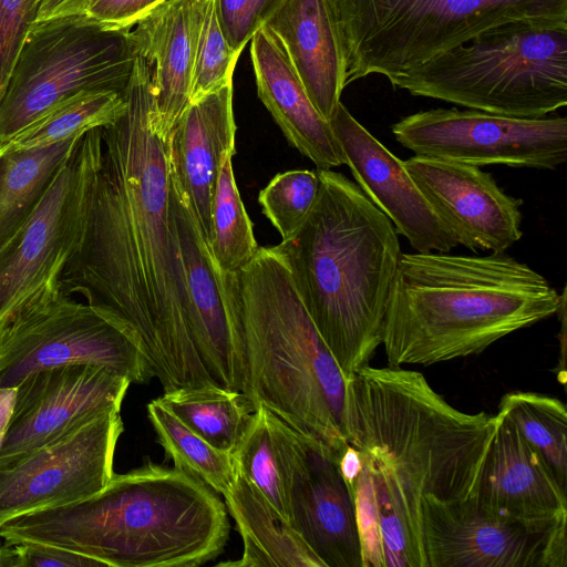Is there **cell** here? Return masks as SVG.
Returning <instances> with one entry per match:
<instances>
[{
  "mask_svg": "<svg viewBox=\"0 0 567 567\" xmlns=\"http://www.w3.org/2000/svg\"><path fill=\"white\" fill-rule=\"evenodd\" d=\"M122 94L124 112L100 127L80 239L59 288L124 327L164 392L217 385L192 336L167 141L151 126L150 71L138 55Z\"/></svg>",
  "mask_w": 567,
  "mask_h": 567,
  "instance_id": "1",
  "label": "cell"
},
{
  "mask_svg": "<svg viewBox=\"0 0 567 567\" xmlns=\"http://www.w3.org/2000/svg\"><path fill=\"white\" fill-rule=\"evenodd\" d=\"M494 429L495 415L453 408L417 371L367 364L347 379L346 440L420 547L422 498L466 499Z\"/></svg>",
  "mask_w": 567,
  "mask_h": 567,
  "instance_id": "2",
  "label": "cell"
},
{
  "mask_svg": "<svg viewBox=\"0 0 567 567\" xmlns=\"http://www.w3.org/2000/svg\"><path fill=\"white\" fill-rule=\"evenodd\" d=\"M229 537L226 504L203 481L151 461L99 493L0 524V538L60 547L105 567H196Z\"/></svg>",
  "mask_w": 567,
  "mask_h": 567,
  "instance_id": "3",
  "label": "cell"
},
{
  "mask_svg": "<svg viewBox=\"0 0 567 567\" xmlns=\"http://www.w3.org/2000/svg\"><path fill=\"white\" fill-rule=\"evenodd\" d=\"M316 200L301 226L271 247L346 379L382 343L401 256L398 231L344 175L317 169Z\"/></svg>",
  "mask_w": 567,
  "mask_h": 567,
  "instance_id": "4",
  "label": "cell"
},
{
  "mask_svg": "<svg viewBox=\"0 0 567 567\" xmlns=\"http://www.w3.org/2000/svg\"><path fill=\"white\" fill-rule=\"evenodd\" d=\"M559 293L504 252L401 254L382 343L389 367L431 365L480 354L497 340L556 315Z\"/></svg>",
  "mask_w": 567,
  "mask_h": 567,
  "instance_id": "5",
  "label": "cell"
},
{
  "mask_svg": "<svg viewBox=\"0 0 567 567\" xmlns=\"http://www.w3.org/2000/svg\"><path fill=\"white\" fill-rule=\"evenodd\" d=\"M230 324L246 368L247 392L297 432L339 458L347 379L271 247L240 270L220 274Z\"/></svg>",
  "mask_w": 567,
  "mask_h": 567,
  "instance_id": "6",
  "label": "cell"
},
{
  "mask_svg": "<svg viewBox=\"0 0 567 567\" xmlns=\"http://www.w3.org/2000/svg\"><path fill=\"white\" fill-rule=\"evenodd\" d=\"M415 96L519 118L567 105V21L492 27L389 80Z\"/></svg>",
  "mask_w": 567,
  "mask_h": 567,
  "instance_id": "7",
  "label": "cell"
},
{
  "mask_svg": "<svg viewBox=\"0 0 567 567\" xmlns=\"http://www.w3.org/2000/svg\"><path fill=\"white\" fill-rule=\"evenodd\" d=\"M346 83L388 80L516 20L567 21V0H332Z\"/></svg>",
  "mask_w": 567,
  "mask_h": 567,
  "instance_id": "8",
  "label": "cell"
},
{
  "mask_svg": "<svg viewBox=\"0 0 567 567\" xmlns=\"http://www.w3.org/2000/svg\"><path fill=\"white\" fill-rule=\"evenodd\" d=\"M135 56L130 29H104L81 14L37 21L0 101V145L82 92L123 93Z\"/></svg>",
  "mask_w": 567,
  "mask_h": 567,
  "instance_id": "9",
  "label": "cell"
},
{
  "mask_svg": "<svg viewBox=\"0 0 567 567\" xmlns=\"http://www.w3.org/2000/svg\"><path fill=\"white\" fill-rule=\"evenodd\" d=\"M109 368L131 383L153 377L133 336L101 310L53 285L0 328V388H16L29 374L64 364Z\"/></svg>",
  "mask_w": 567,
  "mask_h": 567,
  "instance_id": "10",
  "label": "cell"
},
{
  "mask_svg": "<svg viewBox=\"0 0 567 567\" xmlns=\"http://www.w3.org/2000/svg\"><path fill=\"white\" fill-rule=\"evenodd\" d=\"M391 131L416 156L477 167L556 169L567 161L565 116L519 118L471 109H433L402 117Z\"/></svg>",
  "mask_w": 567,
  "mask_h": 567,
  "instance_id": "11",
  "label": "cell"
},
{
  "mask_svg": "<svg viewBox=\"0 0 567 567\" xmlns=\"http://www.w3.org/2000/svg\"><path fill=\"white\" fill-rule=\"evenodd\" d=\"M100 127L87 131L22 226L0 245V328L59 277L81 235Z\"/></svg>",
  "mask_w": 567,
  "mask_h": 567,
  "instance_id": "12",
  "label": "cell"
},
{
  "mask_svg": "<svg viewBox=\"0 0 567 567\" xmlns=\"http://www.w3.org/2000/svg\"><path fill=\"white\" fill-rule=\"evenodd\" d=\"M566 525L505 516L471 497L422 498L426 567H566Z\"/></svg>",
  "mask_w": 567,
  "mask_h": 567,
  "instance_id": "13",
  "label": "cell"
},
{
  "mask_svg": "<svg viewBox=\"0 0 567 567\" xmlns=\"http://www.w3.org/2000/svg\"><path fill=\"white\" fill-rule=\"evenodd\" d=\"M131 382L96 364L74 363L42 369L16 386L12 414L0 450V471L89 421L121 410Z\"/></svg>",
  "mask_w": 567,
  "mask_h": 567,
  "instance_id": "14",
  "label": "cell"
},
{
  "mask_svg": "<svg viewBox=\"0 0 567 567\" xmlns=\"http://www.w3.org/2000/svg\"><path fill=\"white\" fill-rule=\"evenodd\" d=\"M121 410H111L0 471V524L90 497L112 478Z\"/></svg>",
  "mask_w": 567,
  "mask_h": 567,
  "instance_id": "15",
  "label": "cell"
},
{
  "mask_svg": "<svg viewBox=\"0 0 567 567\" xmlns=\"http://www.w3.org/2000/svg\"><path fill=\"white\" fill-rule=\"evenodd\" d=\"M289 478V523L324 567H363L354 499L339 457L278 416Z\"/></svg>",
  "mask_w": 567,
  "mask_h": 567,
  "instance_id": "16",
  "label": "cell"
},
{
  "mask_svg": "<svg viewBox=\"0 0 567 567\" xmlns=\"http://www.w3.org/2000/svg\"><path fill=\"white\" fill-rule=\"evenodd\" d=\"M404 166L457 245L504 252L522 238L523 200L481 167L416 155Z\"/></svg>",
  "mask_w": 567,
  "mask_h": 567,
  "instance_id": "17",
  "label": "cell"
},
{
  "mask_svg": "<svg viewBox=\"0 0 567 567\" xmlns=\"http://www.w3.org/2000/svg\"><path fill=\"white\" fill-rule=\"evenodd\" d=\"M357 185L417 252H449L457 244L398 158L340 102L329 120Z\"/></svg>",
  "mask_w": 567,
  "mask_h": 567,
  "instance_id": "18",
  "label": "cell"
},
{
  "mask_svg": "<svg viewBox=\"0 0 567 567\" xmlns=\"http://www.w3.org/2000/svg\"><path fill=\"white\" fill-rule=\"evenodd\" d=\"M495 513L536 524L567 522V496L545 458L504 414L470 496Z\"/></svg>",
  "mask_w": 567,
  "mask_h": 567,
  "instance_id": "19",
  "label": "cell"
},
{
  "mask_svg": "<svg viewBox=\"0 0 567 567\" xmlns=\"http://www.w3.org/2000/svg\"><path fill=\"white\" fill-rule=\"evenodd\" d=\"M233 83L189 102L167 140L174 187L192 213L209 247L210 213L221 162L236 153Z\"/></svg>",
  "mask_w": 567,
  "mask_h": 567,
  "instance_id": "20",
  "label": "cell"
},
{
  "mask_svg": "<svg viewBox=\"0 0 567 567\" xmlns=\"http://www.w3.org/2000/svg\"><path fill=\"white\" fill-rule=\"evenodd\" d=\"M172 206L190 306L194 343L217 385L246 394V368L230 324L220 272L192 213L174 185Z\"/></svg>",
  "mask_w": 567,
  "mask_h": 567,
  "instance_id": "21",
  "label": "cell"
},
{
  "mask_svg": "<svg viewBox=\"0 0 567 567\" xmlns=\"http://www.w3.org/2000/svg\"><path fill=\"white\" fill-rule=\"evenodd\" d=\"M206 1L166 0L130 29L134 51L150 71L151 126L165 141L189 103Z\"/></svg>",
  "mask_w": 567,
  "mask_h": 567,
  "instance_id": "22",
  "label": "cell"
},
{
  "mask_svg": "<svg viewBox=\"0 0 567 567\" xmlns=\"http://www.w3.org/2000/svg\"><path fill=\"white\" fill-rule=\"evenodd\" d=\"M262 27L280 42L312 104L329 121L347 86L332 0H284Z\"/></svg>",
  "mask_w": 567,
  "mask_h": 567,
  "instance_id": "23",
  "label": "cell"
},
{
  "mask_svg": "<svg viewBox=\"0 0 567 567\" xmlns=\"http://www.w3.org/2000/svg\"><path fill=\"white\" fill-rule=\"evenodd\" d=\"M250 41L258 96L285 137L317 169L343 165V154L329 121L312 104L277 38L261 27Z\"/></svg>",
  "mask_w": 567,
  "mask_h": 567,
  "instance_id": "24",
  "label": "cell"
},
{
  "mask_svg": "<svg viewBox=\"0 0 567 567\" xmlns=\"http://www.w3.org/2000/svg\"><path fill=\"white\" fill-rule=\"evenodd\" d=\"M224 497L244 550L239 560L219 563V566L324 567L288 519L238 472Z\"/></svg>",
  "mask_w": 567,
  "mask_h": 567,
  "instance_id": "25",
  "label": "cell"
},
{
  "mask_svg": "<svg viewBox=\"0 0 567 567\" xmlns=\"http://www.w3.org/2000/svg\"><path fill=\"white\" fill-rule=\"evenodd\" d=\"M83 135L22 150L0 147V245L31 215Z\"/></svg>",
  "mask_w": 567,
  "mask_h": 567,
  "instance_id": "26",
  "label": "cell"
},
{
  "mask_svg": "<svg viewBox=\"0 0 567 567\" xmlns=\"http://www.w3.org/2000/svg\"><path fill=\"white\" fill-rule=\"evenodd\" d=\"M158 399L190 430L229 453L256 410L245 393L218 385L176 389L164 392Z\"/></svg>",
  "mask_w": 567,
  "mask_h": 567,
  "instance_id": "27",
  "label": "cell"
},
{
  "mask_svg": "<svg viewBox=\"0 0 567 567\" xmlns=\"http://www.w3.org/2000/svg\"><path fill=\"white\" fill-rule=\"evenodd\" d=\"M277 422L276 414L258 404L231 455L236 472L289 522V478Z\"/></svg>",
  "mask_w": 567,
  "mask_h": 567,
  "instance_id": "28",
  "label": "cell"
},
{
  "mask_svg": "<svg viewBox=\"0 0 567 567\" xmlns=\"http://www.w3.org/2000/svg\"><path fill=\"white\" fill-rule=\"evenodd\" d=\"M147 416L174 467L203 481L225 495L236 475L233 455L221 451L185 425L161 400L147 404Z\"/></svg>",
  "mask_w": 567,
  "mask_h": 567,
  "instance_id": "29",
  "label": "cell"
},
{
  "mask_svg": "<svg viewBox=\"0 0 567 567\" xmlns=\"http://www.w3.org/2000/svg\"><path fill=\"white\" fill-rule=\"evenodd\" d=\"M498 412L507 416L525 440L545 458L559 486L567 487V411L551 395L513 391L503 395Z\"/></svg>",
  "mask_w": 567,
  "mask_h": 567,
  "instance_id": "30",
  "label": "cell"
},
{
  "mask_svg": "<svg viewBox=\"0 0 567 567\" xmlns=\"http://www.w3.org/2000/svg\"><path fill=\"white\" fill-rule=\"evenodd\" d=\"M234 155L223 158L210 213L209 250L220 274L240 270L259 248L235 181Z\"/></svg>",
  "mask_w": 567,
  "mask_h": 567,
  "instance_id": "31",
  "label": "cell"
},
{
  "mask_svg": "<svg viewBox=\"0 0 567 567\" xmlns=\"http://www.w3.org/2000/svg\"><path fill=\"white\" fill-rule=\"evenodd\" d=\"M125 110V99L114 91H86L65 101L10 141L4 150H22L64 141L113 123Z\"/></svg>",
  "mask_w": 567,
  "mask_h": 567,
  "instance_id": "32",
  "label": "cell"
},
{
  "mask_svg": "<svg viewBox=\"0 0 567 567\" xmlns=\"http://www.w3.org/2000/svg\"><path fill=\"white\" fill-rule=\"evenodd\" d=\"M317 171L292 169L277 174L258 196L264 215L289 238L305 221L318 194Z\"/></svg>",
  "mask_w": 567,
  "mask_h": 567,
  "instance_id": "33",
  "label": "cell"
},
{
  "mask_svg": "<svg viewBox=\"0 0 567 567\" xmlns=\"http://www.w3.org/2000/svg\"><path fill=\"white\" fill-rule=\"evenodd\" d=\"M238 56L224 37L214 0H207L196 47L189 102L233 83Z\"/></svg>",
  "mask_w": 567,
  "mask_h": 567,
  "instance_id": "34",
  "label": "cell"
},
{
  "mask_svg": "<svg viewBox=\"0 0 567 567\" xmlns=\"http://www.w3.org/2000/svg\"><path fill=\"white\" fill-rule=\"evenodd\" d=\"M282 1L214 0L220 29L231 50L240 54Z\"/></svg>",
  "mask_w": 567,
  "mask_h": 567,
  "instance_id": "35",
  "label": "cell"
},
{
  "mask_svg": "<svg viewBox=\"0 0 567 567\" xmlns=\"http://www.w3.org/2000/svg\"><path fill=\"white\" fill-rule=\"evenodd\" d=\"M40 0H0V101L21 45L37 22Z\"/></svg>",
  "mask_w": 567,
  "mask_h": 567,
  "instance_id": "36",
  "label": "cell"
},
{
  "mask_svg": "<svg viewBox=\"0 0 567 567\" xmlns=\"http://www.w3.org/2000/svg\"><path fill=\"white\" fill-rule=\"evenodd\" d=\"M101 567V561L60 547L17 542L0 543V567Z\"/></svg>",
  "mask_w": 567,
  "mask_h": 567,
  "instance_id": "37",
  "label": "cell"
},
{
  "mask_svg": "<svg viewBox=\"0 0 567 567\" xmlns=\"http://www.w3.org/2000/svg\"><path fill=\"white\" fill-rule=\"evenodd\" d=\"M166 0H89L83 12L87 21L109 30L131 29Z\"/></svg>",
  "mask_w": 567,
  "mask_h": 567,
  "instance_id": "38",
  "label": "cell"
},
{
  "mask_svg": "<svg viewBox=\"0 0 567 567\" xmlns=\"http://www.w3.org/2000/svg\"><path fill=\"white\" fill-rule=\"evenodd\" d=\"M89 0H40L37 21L81 14Z\"/></svg>",
  "mask_w": 567,
  "mask_h": 567,
  "instance_id": "39",
  "label": "cell"
},
{
  "mask_svg": "<svg viewBox=\"0 0 567 567\" xmlns=\"http://www.w3.org/2000/svg\"><path fill=\"white\" fill-rule=\"evenodd\" d=\"M339 468L346 483L351 489L361 468V458L358 451L350 444L347 445L344 452L339 458Z\"/></svg>",
  "mask_w": 567,
  "mask_h": 567,
  "instance_id": "40",
  "label": "cell"
},
{
  "mask_svg": "<svg viewBox=\"0 0 567 567\" xmlns=\"http://www.w3.org/2000/svg\"><path fill=\"white\" fill-rule=\"evenodd\" d=\"M16 400V388H0V450Z\"/></svg>",
  "mask_w": 567,
  "mask_h": 567,
  "instance_id": "41",
  "label": "cell"
}]
</instances>
